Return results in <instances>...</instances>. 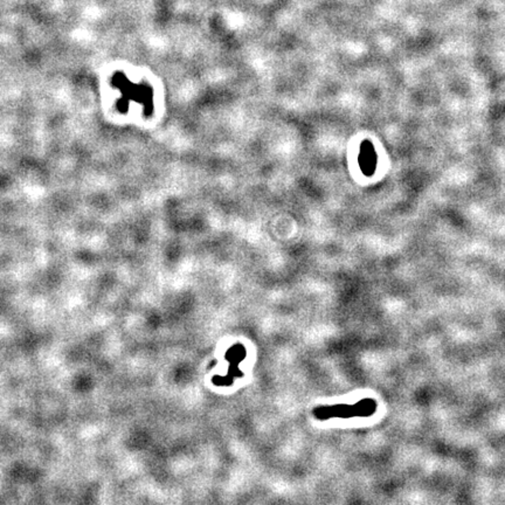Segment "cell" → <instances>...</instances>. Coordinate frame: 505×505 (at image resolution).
Returning a JSON list of instances; mask_svg holds the SVG:
<instances>
[{
  "instance_id": "6da1fadb",
  "label": "cell",
  "mask_w": 505,
  "mask_h": 505,
  "mask_svg": "<svg viewBox=\"0 0 505 505\" xmlns=\"http://www.w3.org/2000/svg\"><path fill=\"white\" fill-rule=\"evenodd\" d=\"M362 162H364V164H362L364 171L373 170V165L376 166V154L372 151L371 145L368 143H366L365 148L362 151Z\"/></svg>"
}]
</instances>
